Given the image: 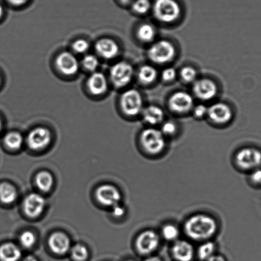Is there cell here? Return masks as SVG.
Segmentation results:
<instances>
[{
  "label": "cell",
  "instance_id": "1",
  "mask_svg": "<svg viewBox=\"0 0 261 261\" xmlns=\"http://www.w3.org/2000/svg\"><path fill=\"white\" fill-rule=\"evenodd\" d=\"M217 229L216 219L203 214L191 216L184 225L186 236L195 241H208L216 234Z\"/></svg>",
  "mask_w": 261,
  "mask_h": 261
},
{
  "label": "cell",
  "instance_id": "2",
  "mask_svg": "<svg viewBox=\"0 0 261 261\" xmlns=\"http://www.w3.org/2000/svg\"><path fill=\"white\" fill-rule=\"evenodd\" d=\"M140 141L144 150L151 155L159 154L164 150L166 145L165 136L161 130L154 128L143 130Z\"/></svg>",
  "mask_w": 261,
  "mask_h": 261
},
{
  "label": "cell",
  "instance_id": "3",
  "mask_svg": "<svg viewBox=\"0 0 261 261\" xmlns=\"http://www.w3.org/2000/svg\"><path fill=\"white\" fill-rule=\"evenodd\" d=\"M155 16L161 22L175 21L180 16V5L176 0H156L153 5Z\"/></svg>",
  "mask_w": 261,
  "mask_h": 261
},
{
  "label": "cell",
  "instance_id": "4",
  "mask_svg": "<svg viewBox=\"0 0 261 261\" xmlns=\"http://www.w3.org/2000/svg\"><path fill=\"white\" fill-rule=\"evenodd\" d=\"M175 46L166 40H159L153 43L148 51V58L157 64L170 62L175 58Z\"/></svg>",
  "mask_w": 261,
  "mask_h": 261
},
{
  "label": "cell",
  "instance_id": "5",
  "mask_svg": "<svg viewBox=\"0 0 261 261\" xmlns=\"http://www.w3.org/2000/svg\"><path fill=\"white\" fill-rule=\"evenodd\" d=\"M120 106L123 112L130 117L136 116L143 111V99L139 92L129 89L122 94Z\"/></svg>",
  "mask_w": 261,
  "mask_h": 261
},
{
  "label": "cell",
  "instance_id": "6",
  "mask_svg": "<svg viewBox=\"0 0 261 261\" xmlns=\"http://www.w3.org/2000/svg\"><path fill=\"white\" fill-rule=\"evenodd\" d=\"M235 161L242 170H254L261 165V152L255 148H242L236 153Z\"/></svg>",
  "mask_w": 261,
  "mask_h": 261
},
{
  "label": "cell",
  "instance_id": "7",
  "mask_svg": "<svg viewBox=\"0 0 261 261\" xmlns=\"http://www.w3.org/2000/svg\"><path fill=\"white\" fill-rule=\"evenodd\" d=\"M134 69L132 66L125 61H120L115 64L110 70L111 82L118 88L127 86L132 81Z\"/></svg>",
  "mask_w": 261,
  "mask_h": 261
},
{
  "label": "cell",
  "instance_id": "8",
  "mask_svg": "<svg viewBox=\"0 0 261 261\" xmlns=\"http://www.w3.org/2000/svg\"><path fill=\"white\" fill-rule=\"evenodd\" d=\"M160 237L153 230H146L137 238L135 245L138 252L143 255H149L159 247Z\"/></svg>",
  "mask_w": 261,
  "mask_h": 261
},
{
  "label": "cell",
  "instance_id": "9",
  "mask_svg": "<svg viewBox=\"0 0 261 261\" xmlns=\"http://www.w3.org/2000/svg\"><path fill=\"white\" fill-rule=\"evenodd\" d=\"M56 66L63 75L73 76L78 72L79 63L76 56L69 52H63L56 59Z\"/></svg>",
  "mask_w": 261,
  "mask_h": 261
},
{
  "label": "cell",
  "instance_id": "10",
  "mask_svg": "<svg viewBox=\"0 0 261 261\" xmlns=\"http://www.w3.org/2000/svg\"><path fill=\"white\" fill-rule=\"evenodd\" d=\"M194 106V99L185 91H178L171 96L169 107L176 113L183 114L190 111Z\"/></svg>",
  "mask_w": 261,
  "mask_h": 261
},
{
  "label": "cell",
  "instance_id": "11",
  "mask_svg": "<svg viewBox=\"0 0 261 261\" xmlns=\"http://www.w3.org/2000/svg\"><path fill=\"white\" fill-rule=\"evenodd\" d=\"M51 135L50 130L43 127L33 129L27 137L28 145L33 150H40L50 144Z\"/></svg>",
  "mask_w": 261,
  "mask_h": 261
},
{
  "label": "cell",
  "instance_id": "12",
  "mask_svg": "<svg viewBox=\"0 0 261 261\" xmlns=\"http://www.w3.org/2000/svg\"><path fill=\"white\" fill-rule=\"evenodd\" d=\"M98 201L105 206H114L120 204L122 196L118 189L111 185L99 187L96 193Z\"/></svg>",
  "mask_w": 261,
  "mask_h": 261
},
{
  "label": "cell",
  "instance_id": "13",
  "mask_svg": "<svg viewBox=\"0 0 261 261\" xmlns=\"http://www.w3.org/2000/svg\"><path fill=\"white\" fill-rule=\"evenodd\" d=\"M207 116L214 123L224 124L231 121L232 112L227 105L220 102L209 107Z\"/></svg>",
  "mask_w": 261,
  "mask_h": 261
},
{
  "label": "cell",
  "instance_id": "14",
  "mask_svg": "<svg viewBox=\"0 0 261 261\" xmlns=\"http://www.w3.org/2000/svg\"><path fill=\"white\" fill-rule=\"evenodd\" d=\"M193 91L199 99L208 101L217 95V86L213 81L208 79H202L194 84Z\"/></svg>",
  "mask_w": 261,
  "mask_h": 261
},
{
  "label": "cell",
  "instance_id": "15",
  "mask_svg": "<svg viewBox=\"0 0 261 261\" xmlns=\"http://www.w3.org/2000/svg\"><path fill=\"white\" fill-rule=\"evenodd\" d=\"M45 206V200L39 194L33 193L25 198L23 207L25 213L30 217H36L42 213Z\"/></svg>",
  "mask_w": 261,
  "mask_h": 261
},
{
  "label": "cell",
  "instance_id": "16",
  "mask_svg": "<svg viewBox=\"0 0 261 261\" xmlns=\"http://www.w3.org/2000/svg\"><path fill=\"white\" fill-rule=\"evenodd\" d=\"M97 53L102 58L112 60L116 58L120 52V48L114 40L109 38H102L96 43Z\"/></svg>",
  "mask_w": 261,
  "mask_h": 261
},
{
  "label": "cell",
  "instance_id": "17",
  "mask_svg": "<svg viewBox=\"0 0 261 261\" xmlns=\"http://www.w3.org/2000/svg\"><path fill=\"white\" fill-rule=\"evenodd\" d=\"M87 87L93 95L100 96L107 91L108 89V82L103 73L94 72L88 78Z\"/></svg>",
  "mask_w": 261,
  "mask_h": 261
},
{
  "label": "cell",
  "instance_id": "18",
  "mask_svg": "<svg viewBox=\"0 0 261 261\" xmlns=\"http://www.w3.org/2000/svg\"><path fill=\"white\" fill-rule=\"evenodd\" d=\"M172 254L178 261H191L194 256V247L185 240H178L173 245Z\"/></svg>",
  "mask_w": 261,
  "mask_h": 261
},
{
  "label": "cell",
  "instance_id": "19",
  "mask_svg": "<svg viewBox=\"0 0 261 261\" xmlns=\"http://www.w3.org/2000/svg\"><path fill=\"white\" fill-rule=\"evenodd\" d=\"M49 245L52 251L58 255L66 254L70 248V240L61 232H55L51 235L49 240Z\"/></svg>",
  "mask_w": 261,
  "mask_h": 261
},
{
  "label": "cell",
  "instance_id": "20",
  "mask_svg": "<svg viewBox=\"0 0 261 261\" xmlns=\"http://www.w3.org/2000/svg\"><path fill=\"white\" fill-rule=\"evenodd\" d=\"M143 117L146 123L155 126L163 121L164 114L160 107L151 106L143 110Z\"/></svg>",
  "mask_w": 261,
  "mask_h": 261
},
{
  "label": "cell",
  "instance_id": "21",
  "mask_svg": "<svg viewBox=\"0 0 261 261\" xmlns=\"http://www.w3.org/2000/svg\"><path fill=\"white\" fill-rule=\"evenodd\" d=\"M21 255L19 248L11 243H7L0 247V259L2 261H18Z\"/></svg>",
  "mask_w": 261,
  "mask_h": 261
},
{
  "label": "cell",
  "instance_id": "22",
  "mask_svg": "<svg viewBox=\"0 0 261 261\" xmlns=\"http://www.w3.org/2000/svg\"><path fill=\"white\" fill-rule=\"evenodd\" d=\"M17 198L16 189L11 184H2L0 185V200L5 204L13 203Z\"/></svg>",
  "mask_w": 261,
  "mask_h": 261
},
{
  "label": "cell",
  "instance_id": "23",
  "mask_svg": "<svg viewBox=\"0 0 261 261\" xmlns=\"http://www.w3.org/2000/svg\"><path fill=\"white\" fill-rule=\"evenodd\" d=\"M157 77V71L152 66L144 65L139 69L138 79L140 83L149 84L153 83Z\"/></svg>",
  "mask_w": 261,
  "mask_h": 261
},
{
  "label": "cell",
  "instance_id": "24",
  "mask_svg": "<svg viewBox=\"0 0 261 261\" xmlns=\"http://www.w3.org/2000/svg\"><path fill=\"white\" fill-rule=\"evenodd\" d=\"M36 184L40 190L48 192L52 188L53 178L50 173L42 171L36 177Z\"/></svg>",
  "mask_w": 261,
  "mask_h": 261
},
{
  "label": "cell",
  "instance_id": "25",
  "mask_svg": "<svg viewBox=\"0 0 261 261\" xmlns=\"http://www.w3.org/2000/svg\"><path fill=\"white\" fill-rule=\"evenodd\" d=\"M137 37L142 42H150L154 40L156 32L154 27L149 24H144L138 28Z\"/></svg>",
  "mask_w": 261,
  "mask_h": 261
},
{
  "label": "cell",
  "instance_id": "26",
  "mask_svg": "<svg viewBox=\"0 0 261 261\" xmlns=\"http://www.w3.org/2000/svg\"><path fill=\"white\" fill-rule=\"evenodd\" d=\"M216 245L213 242L207 241L199 247L198 254L199 259L202 260H208L215 254Z\"/></svg>",
  "mask_w": 261,
  "mask_h": 261
},
{
  "label": "cell",
  "instance_id": "27",
  "mask_svg": "<svg viewBox=\"0 0 261 261\" xmlns=\"http://www.w3.org/2000/svg\"><path fill=\"white\" fill-rule=\"evenodd\" d=\"M4 142L11 149H19L22 145L23 138L19 133L11 132L5 136Z\"/></svg>",
  "mask_w": 261,
  "mask_h": 261
},
{
  "label": "cell",
  "instance_id": "28",
  "mask_svg": "<svg viewBox=\"0 0 261 261\" xmlns=\"http://www.w3.org/2000/svg\"><path fill=\"white\" fill-rule=\"evenodd\" d=\"M162 237L168 241H176L180 236V230L175 225L165 224L162 229Z\"/></svg>",
  "mask_w": 261,
  "mask_h": 261
},
{
  "label": "cell",
  "instance_id": "29",
  "mask_svg": "<svg viewBox=\"0 0 261 261\" xmlns=\"http://www.w3.org/2000/svg\"><path fill=\"white\" fill-rule=\"evenodd\" d=\"M72 257L76 261H84L88 257L86 247L81 244L76 245L71 250Z\"/></svg>",
  "mask_w": 261,
  "mask_h": 261
},
{
  "label": "cell",
  "instance_id": "30",
  "mask_svg": "<svg viewBox=\"0 0 261 261\" xmlns=\"http://www.w3.org/2000/svg\"><path fill=\"white\" fill-rule=\"evenodd\" d=\"M152 7L150 0H135L132 4V9L138 14H145Z\"/></svg>",
  "mask_w": 261,
  "mask_h": 261
},
{
  "label": "cell",
  "instance_id": "31",
  "mask_svg": "<svg viewBox=\"0 0 261 261\" xmlns=\"http://www.w3.org/2000/svg\"><path fill=\"white\" fill-rule=\"evenodd\" d=\"M82 64L86 70L94 72L99 67V61L96 56L88 55L84 56Z\"/></svg>",
  "mask_w": 261,
  "mask_h": 261
},
{
  "label": "cell",
  "instance_id": "32",
  "mask_svg": "<svg viewBox=\"0 0 261 261\" xmlns=\"http://www.w3.org/2000/svg\"><path fill=\"white\" fill-rule=\"evenodd\" d=\"M35 236L32 232L25 231L20 235V243L25 248L29 249L35 245Z\"/></svg>",
  "mask_w": 261,
  "mask_h": 261
},
{
  "label": "cell",
  "instance_id": "33",
  "mask_svg": "<svg viewBox=\"0 0 261 261\" xmlns=\"http://www.w3.org/2000/svg\"><path fill=\"white\" fill-rule=\"evenodd\" d=\"M181 77L185 83H192L196 80L197 71L191 66H185L181 70Z\"/></svg>",
  "mask_w": 261,
  "mask_h": 261
},
{
  "label": "cell",
  "instance_id": "34",
  "mask_svg": "<svg viewBox=\"0 0 261 261\" xmlns=\"http://www.w3.org/2000/svg\"><path fill=\"white\" fill-rule=\"evenodd\" d=\"M89 48V43L85 40H76L73 44V50L78 54L85 53L88 50Z\"/></svg>",
  "mask_w": 261,
  "mask_h": 261
},
{
  "label": "cell",
  "instance_id": "35",
  "mask_svg": "<svg viewBox=\"0 0 261 261\" xmlns=\"http://www.w3.org/2000/svg\"><path fill=\"white\" fill-rule=\"evenodd\" d=\"M176 130H177V126L175 122L168 121L163 124L161 132L164 136H172L175 134Z\"/></svg>",
  "mask_w": 261,
  "mask_h": 261
},
{
  "label": "cell",
  "instance_id": "36",
  "mask_svg": "<svg viewBox=\"0 0 261 261\" xmlns=\"http://www.w3.org/2000/svg\"><path fill=\"white\" fill-rule=\"evenodd\" d=\"M176 76V71L173 68H168L163 70L162 73V79L165 82H172Z\"/></svg>",
  "mask_w": 261,
  "mask_h": 261
},
{
  "label": "cell",
  "instance_id": "37",
  "mask_svg": "<svg viewBox=\"0 0 261 261\" xmlns=\"http://www.w3.org/2000/svg\"><path fill=\"white\" fill-rule=\"evenodd\" d=\"M208 108H207L204 105H198V106L194 107V116L198 117V118H202V117L205 116L208 114Z\"/></svg>",
  "mask_w": 261,
  "mask_h": 261
},
{
  "label": "cell",
  "instance_id": "38",
  "mask_svg": "<svg viewBox=\"0 0 261 261\" xmlns=\"http://www.w3.org/2000/svg\"><path fill=\"white\" fill-rule=\"evenodd\" d=\"M112 214H113L114 216L116 217H121L124 216L125 210L124 207L120 205V204H117L116 205L112 206Z\"/></svg>",
  "mask_w": 261,
  "mask_h": 261
},
{
  "label": "cell",
  "instance_id": "39",
  "mask_svg": "<svg viewBox=\"0 0 261 261\" xmlns=\"http://www.w3.org/2000/svg\"><path fill=\"white\" fill-rule=\"evenodd\" d=\"M250 179H251L253 182L255 184H261V170L260 169H255L251 176H250Z\"/></svg>",
  "mask_w": 261,
  "mask_h": 261
},
{
  "label": "cell",
  "instance_id": "40",
  "mask_svg": "<svg viewBox=\"0 0 261 261\" xmlns=\"http://www.w3.org/2000/svg\"><path fill=\"white\" fill-rule=\"evenodd\" d=\"M8 1L14 6H21L25 4L28 0H8Z\"/></svg>",
  "mask_w": 261,
  "mask_h": 261
},
{
  "label": "cell",
  "instance_id": "41",
  "mask_svg": "<svg viewBox=\"0 0 261 261\" xmlns=\"http://www.w3.org/2000/svg\"><path fill=\"white\" fill-rule=\"evenodd\" d=\"M206 261H226L222 255L214 254L208 260Z\"/></svg>",
  "mask_w": 261,
  "mask_h": 261
},
{
  "label": "cell",
  "instance_id": "42",
  "mask_svg": "<svg viewBox=\"0 0 261 261\" xmlns=\"http://www.w3.org/2000/svg\"><path fill=\"white\" fill-rule=\"evenodd\" d=\"M145 261H162L160 259V258H158V257H148V259H146Z\"/></svg>",
  "mask_w": 261,
  "mask_h": 261
},
{
  "label": "cell",
  "instance_id": "43",
  "mask_svg": "<svg viewBox=\"0 0 261 261\" xmlns=\"http://www.w3.org/2000/svg\"><path fill=\"white\" fill-rule=\"evenodd\" d=\"M22 261H38L36 258L33 256H31V255H29V256H28L26 258H25L24 260Z\"/></svg>",
  "mask_w": 261,
  "mask_h": 261
},
{
  "label": "cell",
  "instance_id": "44",
  "mask_svg": "<svg viewBox=\"0 0 261 261\" xmlns=\"http://www.w3.org/2000/svg\"><path fill=\"white\" fill-rule=\"evenodd\" d=\"M120 2H122L123 4H129L130 2H132V0H120Z\"/></svg>",
  "mask_w": 261,
  "mask_h": 261
},
{
  "label": "cell",
  "instance_id": "45",
  "mask_svg": "<svg viewBox=\"0 0 261 261\" xmlns=\"http://www.w3.org/2000/svg\"><path fill=\"white\" fill-rule=\"evenodd\" d=\"M3 14H4V9H3V7L0 5V19H1Z\"/></svg>",
  "mask_w": 261,
  "mask_h": 261
},
{
  "label": "cell",
  "instance_id": "46",
  "mask_svg": "<svg viewBox=\"0 0 261 261\" xmlns=\"http://www.w3.org/2000/svg\"><path fill=\"white\" fill-rule=\"evenodd\" d=\"M2 128V122L1 119H0V132H1Z\"/></svg>",
  "mask_w": 261,
  "mask_h": 261
},
{
  "label": "cell",
  "instance_id": "47",
  "mask_svg": "<svg viewBox=\"0 0 261 261\" xmlns=\"http://www.w3.org/2000/svg\"><path fill=\"white\" fill-rule=\"evenodd\" d=\"M0 84H1V76H0Z\"/></svg>",
  "mask_w": 261,
  "mask_h": 261
},
{
  "label": "cell",
  "instance_id": "48",
  "mask_svg": "<svg viewBox=\"0 0 261 261\" xmlns=\"http://www.w3.org/2000/svg\"><path fill=\"white\" fill-rule=\"evenodd\" d=\"M127 261H135V260H128Z\"/></svg>",
  "mask_w": 261,
  "mask_h": 261
}]
</instances>
